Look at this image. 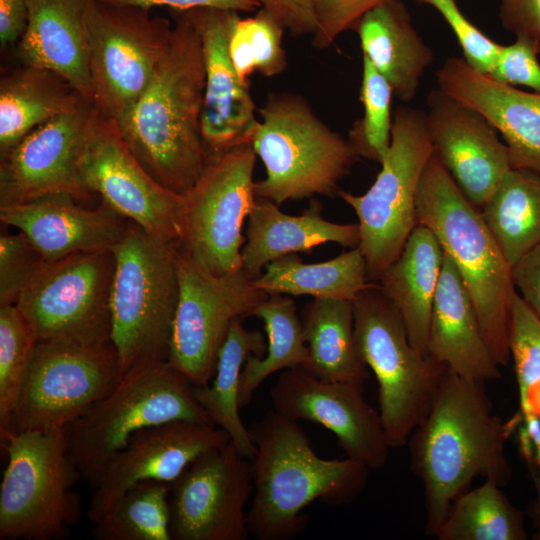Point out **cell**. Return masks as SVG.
Segmentation results:
<instances>
[{
  "instance_id": "cell-1",
  "label": "cell",
  "mask_w": 540,
  "mask_h": 540,
  "mask_svg": "<svg viewBox=\"0 0 540 540\" xmlns=\"http://www.w3.org/2000/svg\"><path fill=\"white\" fill-rule=\"evenodd\" d=\"M483 384L445 368L427 413L409 438L430 536H436L452 502L474 478L501 487L512 478L505 443L517 420L504 421L493 413Z\"/></svg>"
},
{
  "instance_id": "cell-2",
  "label": "cell",
  "mask_w": 540,
  "mask_h": 540,
  "mask_svg": "<svg viewBox=\"0 0 540 540\" xmlns=\"http://www.w3.org/2000/svg\"><path fill=\"white\" fill-rule=\"evenodd\" d=\"M172 17L169 46L149 85L116 122L148 173L184 195L210 161L201 131L205 68L196 28L183 11Z\"/></svg>"
},
{
  "instance_id": "cell-3",
  "label": "cell",
  "mask_w": 540,
  "mask_h": 540,
  "mask_svg": "<svg viewBox=\"0 0 540 540\" xmlns=\"http://www.w3.org/2000/svg\"><path fill=\"white\" fill-rule=\"evenodd\" d=\"M248 429L256 447L247 510L254 538L292 539L305 529L308 520L302 512L312 502L349 504L365 488L370 469L349 457H319L298 421L273 409Z\"/></svg>"
},
{
  "instance_id": "cell-4",
  "label": "cell",
  "mask_w": 540,
  "mask_h": 540,
  "mask_svg": "<svg viewBox=\"0 0 540 540\" xmlns=\"http://www.w3.org/2000/svg\"><path fill=\"white\" fill-rule=\"evenodd\" d=\"M416 214L417 224L434 233L457 269L496 362L507 365L511 306L516 293L512 265L481 210L464 195L435 151L419 182Z\"/></svg>"
},
{
  "instance_id": "cell-5",
  "label": "cell",
  "mask_w": 540,
  "mask_h": 540,
  "mask_svg": "<svg viewBox=\"0 0 540 540\" xmlns=\"http://www.w3.org/2000/svg\"><path fill=\"white\" fill-rule=\"evenodd\" d=\"M112 251L111 342L124 375L168 361L179 297V243L154 237L130 221Z\"/></svg>"
},
{
  "instance_id": "cell-6",
  "label": "cell",
  "mask_w": 540,
  "mask_h": 540,
  "mask_svg": "<svg viewBox=\"0 0 540 540\" xmlns=\"http://www.w3.org/2000/svg\"><path fill=\"white\" fill-rule=\"evenodd\" d=\"M193 388L168 361L138 366L69 424L68 454L90 488H96L104 468L136 432L177 420L213 424Z\"/></svg>"
},
{
  "instance_id": "cell-7",
  "label": "cell",
  "mask_w": 540,
  "mask_h": 540,
  "mask_svg": "<svg viewBox=\"0 0 540 540\" xmlns=\"http://www.w3.org/2000/svg\"><path fill=\"white\" fill-rule=\"evenodd\" d=\"M259 114L252 145L266 176L255 181L256 197L281 205L338 194L339 182L360 159L349 140L327 126L297 94L270 93Z\"/></svg>"
},
{
  "instance_id": "cell-8",
  "label": "cell",
  "mask_w": 540,
  "mask_h": 540,
  "mask_svg": "<svg viewBox=\"0 0 540 540\" xmlns=\"http://www.w3.org/2000/svg\"><path fill=\"white\" fill-rule=\"evenodd\" d=\"M7 465L0 484L1 540H62L81 516L82 479L68 454L65 429L0 430Z\"/></svg>"
},
{
  "instance_id": "cell-9",
  "label": "cell",
  "mask_w": 540,
  "mask_h": 540,
  "mask_svg": "<svg viewBox=\"0 0 540 540\" xmlns=\"http://www.w3.org/2000/svg\"><path fill=\"white\" fill-rule=\"evenodd\" d=\"M353 307L356 347L376 377L389 444L400 448L427 413L445 367L412 345L399 311L376 282L356 296Z\"/></svg>"
},
{
  "instance_id": "cell-10",
  "label": "cell",
  "mask_w": 540,
  "mask_h": 540,
  "mask_svg": "<svg viewBox=\"0 0 540 540\" xmlns=\"http://www.w3.org/2000/svg\"><path fill=\"white\" fill-rule=\"evenodd\" d=\"M434 151L426 112L398 107L393 115L390 145L374 183L362 195L338 191L337 195L358 218V248L372 282H377L399 256L417 225V190Z\"/></svg>"
},
{
  "instance_id": "cell-11",
  "label": "cell",
  "mask_w": 540,
  "mask_h": 540,
  "mask_svg": "<svg viewBox=\"0 0 540 540\" xmlns=\"http://www.w3.org/2000/svg\"><path fill=\"white\" fill-rule=\"evenodd\" d=\"M114 269L112 250L79 252L46 261L15 302L37 342L110 343Z\"/></svg>"
},
{
  "instance_id": "cell-12",
  "label": "cell",
  "mask_w": 540,
  "mask_h": 540,
  "mask_svg": "<svg viewBox=\"0 0 540 540\" xmlns=\"http://www.w3.org/2000/svg\"><path fill=\"white\" fill-rule=\"evenodd\" d=\"M86 27L95 105L118 121L149 85L173 24L149 9L88 0Z\"/></svg>"
},
{
  "instance_id": "cell-13",
  "label": "cell",
  "mask_w": 540,
  "mask_h": 540,
  "mask_svg": "<svg viewBox=\"0 0 540 540\" xmlns=\"http://www.w3.org/2000/svg\"><path fill=\"white\" fill-rule=\"evenodd\" d=\"M122 376L112 342H37L15 408L0 430L65 429L109 394Z\"/></svg>"
},
{
  "instance_id": "cell-14",
  "label": "cell",
  "mask_w": 540,
  "mask_h": 540,
  "mask_svg": "<svg viewBox=\"0 0 540 540\" xmlns=\"http://www.w3.org/2000/svg\"><path fill=\"white\" fill-rule=\"evenodd\" d=\"M252 142L213 157L183 195L179 249L212 274L242 268V234L256 195Z\"/></svg>"
},
{
  "instance_id": "cell-15",
  "label": "cell",
  "mask_w": 540,
  "mask_h": 540,
  "mask_svg": "<svg viewBox=\"0 0 540 540\" xmlns=\"http://www.w3.org/2000/svg\"><path fill=\"white\" fill-rule=\"evenodd\" d=\"M179 297L168 362L193 386L212 380L218 352L232 322L252 316L269 295L242 269L216 275L180 249Z\"/></svg>"
},
{
  "instance_id": "cell-16",
  "label": "cell",
  "mask_w": 540,
  "mask_h": 540,
  "mask_svg": "<svg viewBox=\"0 0 540 540\" xmlns=\"http://www.w3.org/2000/svg\"><path fill=\"white\" fill-rule=\"evenodd\" d=\"M251 463L229 441L195 459L170 483L172 540H247Z\"/></svg>"
},
{
  "instance_id": "cell-17",
  "label": "cell",
  "mask_w": 540,
  "mask_h": 540,
  "mask_svg": "<svg viewBox=\"0 0 540 540\" xmlns=\"http://www.w3.org/2000/svg\"><path fill=\"white\" fill-rule=\"evenodd\" d=\"M98 116L95 103L81 98L2 155L0 206L51 194L77 200L91 195L83 184L81 165Z\"/></svg>"
},
{
  "instance_id": "cell-18",
  "label": "cell",
  "mask_w": 540,
  "mask_h": 540,
  "mask_svg": "<svg viewBox=\"0 0 540 540\" xmlns=\"http://www.w3.org/2000/svg\"><path fill=\"white\" fill-rule=\"evenodd\" d=\"M90 194L154 237L179 243L183 195L159 182L127 146L114 119L99 112L81 165Z\"/></svg>"
},
{
  "instance_id": "cell-19",
  "label": "cell",
  "mask_w": 540,
  "mask_h": 540,
  "mask_svg": "<svg viewBox=\"0 0 540 540\" xmlns=\"http://www.w3.org/2000/svg\"><path fill=\"white\" fill-rule=\"evenodd\" d=\"M270 398L275 411L330 430L347 457L370 470L387 463L391 446L380 414L364 398L362 385L325 381L297 367L280 373Z\"/></svg>"
},
{
  "instance_id": "cell-20",
  "label": "cell",
  "mask_w": 540,
  "mask_h": 540,
  "mask_svg": "<svg viewBox=\"0 0 540 540\" xmlns=\"http://www.w3.org/2000/svg\"><path fill=\"white\" fill-rule=\"evenodd\" d=\"M230 441L213 424L185 420L142 429L104 468L87 511L91 523L108 512L138 482H173L195 459Z\"/></svg>"
},
{
  "instance_id": "cell-21",
  "label": "cell",
  "mask_w": 540,
  "mask_h": 540,
  "mask_svg": "<svg viewBox=\"0 0 540 540\" xmlns=\"http://www.w3.org/2000/svg\"><path fill=\"white\" fill-rule=\"evenodd\" d=\"M202 45L205 93L201 131L210 160L252 142L259 126L249 82H243L231 61L228 43L239 12L215 8L183 11Z\"/></svg>"
},
{
  "instance_id": "cell-22",
  "label": "cell",
  "mask_w": 540,
  "mask_h": 540,
  "mask_svg": "<svg viewBox=\"0 0 540 540\" xmlns=\"http://www.w3.org/2000/svg\"><path fill=\"white\" fill-rule=\"evenodd\" d=\"M427 107L435 153L464 195L481 209L512 169L506 144L481 114L439 88L429 92Z\"/></svg>"
},
{
  "instance_id": "cell-23",
  "label": "cell",
  "mask_w": 540,
  "mask_h": 540,
  "mask_svg": "<svg viewBox=\"0 0 540 540\" xmlns=\"http://www.w3.org/2000/svg\"><path fill=\"white\" fill-rule=\"evenodd\" d=\"M438 88L481 114L507 146L511 167L540 174V94L500 83L462 57L447 58L436 72Z\"/></svg>"
},
{
  "instance_id": "cell-24",
  "label": "cell",
  "mask_w": 540,
  "mask_h": 540,
  "mask_svg": "<svg viewBox=\"0 0 540 540\" xmlns=\"http://www.w3.org/2000/svg\"><path fill=\"white\" fill-rule=\"evenodd\" d=\"M67 194H51L0 206V220L25 234L54 261L79 252L112 250L126 235L130 221L102 203L86 208Z\"/></svg>"
},
{
  "instance_id": "cell-25",
  "label": "cell",
  "mask_w": 540,
  "mask_h": 540,
  "mask_svg": "<svg viewBox=\"0 0 540 540\" xmlns=\"http://www.w3.org/2000/svg\"><path fill=\"white\" fill-rule=\"evenodd\" d=\"M87 4L88 0H28L27 23L18 41V54L24 65L57 74L83 98L94 102Z\"/></svg>"
},
{
  "instance_id": "cell-26",
  "label": "cell",
  "mask_w": 540,
  "mask_h": 540,
  "mask_svg": "<svg viewBox=\"0 0 540 540\" xmlns=\"http://www.w3.org/2000/svg\"><path fill=\"white\" fill-rule=\"evenodd\" d=\"M428 354L467 379L485 382L500 377L473 300L445 252L432 309Z\"/></svg>"
},
{
  "instance_id": "cell-27",
  "label": "cell",
  "mask_w": 540,
  "mask_h": 540,
  "mask_svg": "<svg viewBox=\"0 0 540 540\" xmlns=\"http://www.w3.org/2000/svg\"><path fill=\"white\" fill-rule=\"evenodd\" d=\"M275 202L257 198L247 219L242 248V269L253 280L267 264L292 253H311L324 243L355 248L360 243L357 223L339 224L325 219L322 204L311 199L300 215H289Z\"/></svg>"
},
{
  "instance_id": "cell-28",
  "label": "cell",
  "mask_w": 540,
  "mask_h": 540,
  "mask_svg": "<svg viewBox=\"0 0 540 540\" xmlns=\"http://www.w3.org/2000/svg\"><path fill=\"white\" fill-rule=\"evenodd\" d=\"M363 56L388 81L394 95L410 102L434 55L415 29L402 0H388L367 12L354 29Z\"/></svg>"
},
{
  "instance_id": "cell-29",
  "label": "cell",
  "mask_w": 540,
  "mask_h": 540,
  "mask_svg": "<svg viewBox=\"0 0 540 540\" xmlns=\"http://www.w3.org/2000/svg\"><path fill=\"white\" fill-rule=\"evenodd\" d=\"M444 251L434 233L417 224L399 256L376 282L399 311L412 345L428 354L434 299Z\"/></svg>"
},
{
  "instance_id": "cell-30",
  "label": "cell",
  "mask_w": 540,
  "mask_h": 540,
  "mask_svg": "<svg viewBox=\"0 0 540 540\" xmlns=\"http://www.w3.org/2000/svg\"><path fill=\"white\" fill-rule=\"evenodd\" d=\"M300 319L310 356L305 370L330 382L362 385L369 378L356 347L353 301L313 298Z\"/></svg>"
},
{
  "instance_id": "cell-31",
  "label": "cell",
  "mask_w": 540,
  "mask_h": 540,
  "mask_svg": "<svg viewBox=\"0 0 540 540\" xmlns=\"http://www.w3.org/2000/svg\"><path fill=\"white\" fill-rule=\"evenodd\" d=\"M83 98L57 74L24 65L0 81V156ZM85 99V98H84Z\"/></svg>"
},
{
  "instance_id": "cell-32",
  "label": "cell",
  "mask_w": 540,
  "mask_h": 540,
  "mask_svg": "<svg viewBox=\"0 0 540 540\" xmlns=\"http://www.w3.org/2000/svg\"><path fill=\"white\" fill-rule=\"evenodd\" d=\"M266 341L258 330H248L243 318L235 319L218 352L215 373L209 384L194 386V396L211 422L225 430L238 452L251 460L256 447L240 417L238 392L241 373L249 356H262Z\"/></svg>"
},
{
  "instance_id": "cell-33",
  "label": "cell",
  "mask_w": 540,
  "mask_h": 540,
  "mask_svg": "<svg viewBox=\"0 0 540 540\" xmlns=\"http://www.w3.org/2000/svg\"><path fill=\"white\" fill-rule=\"evenodd\" d=\"M365 258L358 247L327 261L304 263L297 253L273 260L253 280L267 293L353 301L370 285Z\"/></svg>"
},
{
  "instance_id": "cell-34",
  "label": "cell",
  "mask_w": 540,
  "mask_h": 540,
  "mask_svg": "<svg viewBox=\"0 0 540 540\" xmlns=\"http://www.w3.org/2000/svg\"><path fill=\"white\" fill-rule=\"evenodd\" d=\"M252 316L263 322L266 351L262 356H249L244 364L238 392L240 409L251 402L256 390L269 376L278 371L305 368L310 359L300 315L291 296L269 295Z\"/></svg>"
},
{
  "instance_id": "cell-35",
  "label": "cell",
  "mask_w": 540,
  "mask_h": 540,
  "mask_svg": "<svg viewBox=\"0 0 540 540\" xmlns=\"http://www.w3.org/2000/svg\"><path fill=\"white\" fill-rule=\"evenodd\" d=\"M480 210L513 266L540 243V174L510 169Z\"/></svg>"
},
{
  "instance_id": "cell-36",
  "label": "cell",
  "mask_w": 540,
  "mask_h": 540,
  "mask_svg": "<svg viewBox=\"0 0 540 540\" xmlns=\"http://www.w3.org/2000/svg\"><path fill=\"white\" fill-rule=\"evenodd\" d=\"M495 481L460 494L451 504L438 530L439 540H525L521 511L515 508Z\"/></svg>"
},
{
  "instance_id": "cell-37",
  "label": "cell",
  "mask_w": 540,
  "mask_h": 540,
  "mask_svg": "<svg viewBox=\"0 0 540 540\" xmlns=\"http://www.w3.org/2000/svg\"><path fill=\"white\" fill-rule=\"evenodd\" d=\"M170 484L157 480L138 482L113 507L92 523L97 540H172Z\"/></svg>"
},
{
  "instance_id": "cell-38",
  "label": "cell",
  "mask_w": 540,
  "mask_h": 540,
  "mask_svg": "<svg viewBox=\"0 0 540 540\" xmlns=\"http://www.w3.org/2000/svg\"><path fill=\"white\" fill-rule=\"evenodd\" d=\"M285 27L269 11L259 8L251 17L234 21L228 49L231 61L243 82L259 72L274 77L287 68V56L282 45Z\"/></svg>"
},
{
  "instance_id": "cell-39",
  "label": "cell",
  "mask_w": 540,
  "mask_h": 540,
  "mask_svg": "<svg viewBox=\"0 0 540 540\" xmlns=\"http://www.w3.org/2000/svg\"><path fill=\"white\" fill-rule=\"evenodd\" d=\"M393 90L388 81L363 56L360 100L364 113L349 131L348 140L359 156L381 163L391 140Z\"/></svg>"
},
{
  "instance_id": "cell-40",
  "label": "cell",
  "mask_w": 540,
  "mask_h": 540,
  "mask_svg": "<svg viewBox=\"0 0 540 540\" xmlns=\"http://www.w3.org/2000/svg\"><path fill=\"white\" fill-rule=\"evenodd\" d=\"M37 340L15 305L0 306V427L6 426L29 370Z\"/></svg>"
},
{
  "instance_id": "cell-41",
  "label": "cell",
  "mask_w": 540,
  "mask_h": 540,
  "mask_svg": "<svg viewBox=\"0 0 540 540\" xmlns=\"http://www.w3.org/2000/svg\"><path fill=\"white\" fill-rule=\"evenodd\" d=\"M509 350L521 402L528 389L540 381V320L517 291L511 306Z\"/></svg>"
},
{
  "instance_id": "cell-42",
  "label": "cell",
  "mask_w": 540,
  "mask_h": 540,
  "mask_svg": "<svg viewBox=\"0 0 540 540\" xmlns=\"http://www.w3.org/2000/svg\"><path fill=\"white\" fill-rule=\"evenodd\" d=\"M47 260L19 231L0 237V306L15 304L19 294Z\"/></svg>"
},
{
  "instance_id": "cell-43",
  "label": "cell",
  "mask_w": 540,
  "mask_h": 540,
  "mask_svg": "<svg viewBox=\"0 0 540 540\" xmlns=\"http://www.w3.org/2000/svg\"><path fill=\"white\" fill-rule=\"evenodd\" d=\"M433 7L453 31L465 61L475 70L489 75L500 46L476 27L460 10L456 0H416Z\"/></svg>"
},
{
  "instance_id": "cell-44",
  "label": "cell",
  "mask_w": 540,
  "mask_h": 540,
  "mask_svg": "<svg viewBox=\"0 0 540 540\" xmlns=\"http://www.w3.org/2000/svg\"><path fill=\"white\" fill-rule=\"evenodd\" d=\"M388 0H308L316 30L312 45L318 49L330 47L344 32L354 30L362 17Z\"/></svg>"
},
{
  "instance_id": "cell-45",
  "label": "cell",
  "mask_w": 540,
  "mask_h": 540,
  "mask_svg": "<svg viewBox=\"0 0 540 540\" xmlns=\"http://www.w3.org/2000/svg\"><path fill=\"white\" fill-rule=\"evenodd\" d=\"M539 51L529 42L516 39L510 45H501L493 70L488 75L507 85L527 86L540 94Z\"/></svg>"
},
{
  "instance_id": "cell-46",
  "label": "cell",
  "mask_w": 540,
  "mask_h": 540,
  "mask_svg": "<svg viewBox=\"0 0 540 540\" xmlns=\"http://www.w3.org/2000/svg\"><path fill=\"white\" fill-rule=\"evenodd\" d=\"M503 28L540 52V0H500Z\"/></svg>"
},
{
  "instance_id": "cell-47",
  "label": "cell",
  "mask_w": 540,
  "mask_h": 540,
  "mask_svg": "<svg viewBox=\"0 0 540 540\" xmlns=\"http://www.w3.org/2000/svg\"><path fill=\"white\" fill-rule=\"evenodd\" d=\"M273 14L293 36L314 34L316 21L308 0H252Z\"/></svg>"
},
{
  "instance_id": "cell-48",
  "label": "cell",
  "mask_w": 540,
  "mask_h": 540,
  "mask_svg": "<svg viewBox=\"0 0 540 540\" xmlns=\"http://www.w3.org/2000/svg\"><path fill=\"white\" fill-rule=\"evenodd\" d=\"M512 278L517 293L540 320V243L512 266Z\"/></svg>"
},
{
  "instance_id": "cell-49",
  "label": "cell",
  "mask_w": 540,
  "mask_h": 540,
  "mask_svg": "<svg viewBox=\"0 0 540 540\" xmlns=\"http://www.w3.org/2000/svg\"><path fill=\"white\" fill-rule=\"evenodd\" d=\"M121 6H135L151 9L167 6L172 10L185 11L196 8H215L236 12H256L260 6L252 0H99Z\"/></svg>"
},
{
  "instance_id": "cell-50",
  "label": "cell",
  "mask_w": 540,
  "mask_h": 540,
  "mask_svg": "<svg viewBox=\"0 0 540 540\" xmlns=\"http://www.w3.org/2000/svg\"><path fill=\"white\" fill-rule=\"evenodd\" d=\"M28 0H0V42L2 47L19 41L27 23Z\"/></svg>"
},
{
  "instance_id": "cell-51",
  "label": "cell",
  "mask_w": 540,
  "mask_h": 540,
  "mask_svg": "<svg viewBox=\"0 0 540 540\" xmlns=\"http://www.w3.org/2000/svg\"><path fill=\"white\" fill-rule=\"evenodd\" d=\"M524 426L520 434L522 451L528 462L540 466V417L532 412L521 413Z\"/></svg>"
},
{
  "instance_id": "cell-52",
  "label": "cell",
  "mask_w": 540,
  "mask_h": 540,
  "mask_svg": "<svg viewBox=\"0 0 540 540\" xmlns=\"http://www.w3.org/2000/svg\"><path fill=\"white\" fill-rule=\"evenodd\" d=\"M520 411L522 414L532 412L540 417V381L528 389L524 400L520 402Z\"/></svg>"
},
{
  "instance_id": "cell-53",
  "label": "cell",
  "mask_w": 540,
  "mask_h": 540,
  "mask_svg": "<svg viewBox=\"0 0 540 540\" xmlns=\"http://www.w3.org/2000/svg\"><path fill=\"white\" fill-rule=\"evenodd\" d=\"M537 498L531 507V516L537 528V533L534 535L535 539L540 540V475L535 480Z\"/></svg>"
}]
</instances>
